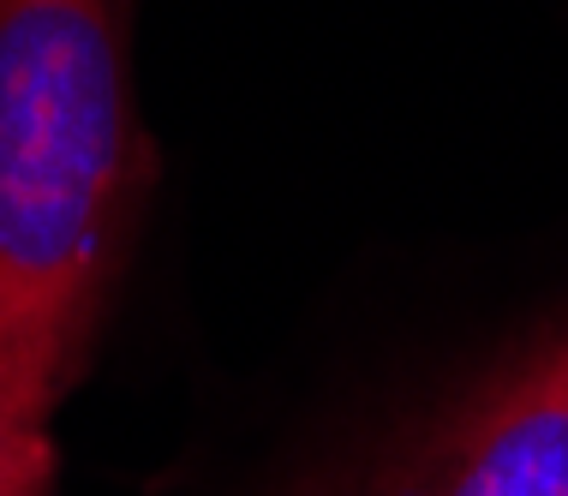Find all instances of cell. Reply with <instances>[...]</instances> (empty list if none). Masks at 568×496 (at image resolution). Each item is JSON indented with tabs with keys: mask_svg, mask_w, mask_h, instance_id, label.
<instances>
[{
	"mask_svg": "<svg viewBox=\"0 0 568 496\" xmlns=\"http://www.w3.org/2000/svg\"><path fill=\"white\" fill-rule=\"evenodd\" d=\"M120 0H0V401L84 377L150 198Z\"/></svg>",
	"mask_w": 568,
	"mask_h": 496,
	"instance_id": "obj_1",
	"label": "cell"
},
{
	"mask_svg": "<svg viewBox=\"0 0 568 496\" xmlns=\"http://www.w3.org/2000/svg\"><path fill=\"white\" fill-rule=\"evenodd\" d=\"M54 437L42 418L0 401V496H49L54 490Z\"/></svg>",
	"mask_w": 568,
	"mask_h": 496,
	"instance_id": "obj_3",
	"label": "cell"
},
{
	"mask_svg": "<svg viewBox=\"0 0 568 496\" xmlns=\"http://www.w3.org/2000/svg\"><path fill=\"white\" fill-rule=\"evenodd\" d=\"M365 496H568V317L485 371Z\"/></svg>",
	"mask_w": 568,
	"mask_h": 496,
	"instance_id": "obj_2",
	"label": "cell"
}]
</instances>
